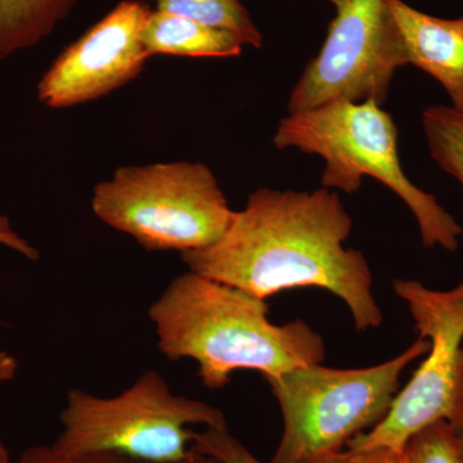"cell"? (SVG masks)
<instances>
[{"instance_id": "cell-9", "label": "cell", "mask_w": 463, "mask_h": 463, "mask_svg": "<svg viewBox=\"0 0 463 463\" xmlns=\"http://www.w3.org/2000/svg\"><path fill=\"white\" fill-rule=\"evenodd\" d=\"M152 9L141 0H124L67 47L38 85L51 109L99 99L141 74L149 57L142 30Z\"/></svg>"}, {"instance_id": "cell-12", "label": "cell", "mask_w": 463, "mask_h": 463, "mask_svg": "<svg viewBox=\"0 0 463 463\" xmlns=\"http://www.w3.org/2000/svg\"><path fill=\"white\" fill-rule=\"evenodd\" d=\"M78 0H0V60L32 48L65 20Z\"/></svg>"}, {"instance_id": "cell-15", "label": "cell", "mask_w": 463, "mask_h": 463, "mask_svg": "<svg viewBox=\"0 0 463 463\" xmlns=\"http://www.w3.org/2000/svg\"><path fill=\"white\" fill-rule=\"evenodd\" d=\"M422 128L432 160L463 187V111L431 106L422 112Z\"/></svg>"}, {"instance_id": "cell-6", "label": "cell", "mask_w": 463, "mask_h": 463, "mask_svg": "<svg viewBox=\"0 0 463 463\" xmlns=\"http://www.w3.org/2000/svg\"><path fill=\"white\" fill-rule=\"evenodd\" d=\"M91 210L148 251L187 252L223 236L233 210L201 163L124 166L93 191Z\"/></svg>"}, {"instance_id": "cell-20", "label": "cell", "mask_w": 463, "mask_h": 463, "mask_svg": "<svg viewBox=\"0 0 463 463\" xmlns=\"http://www.w3.org/2000/svg\"><path fill=\"white\" fill-rule=\"evenodd\" d=\"M312 463H377V458L373 450L359 452V450L343 449Z\"/></svg>"}, {"instance_id": "cell-3", "label": "cell", "mask_w": 463, "mask_h": 463, "mask_svg": "<svg viewBox=\"0 0 463 463\" xmlns=\"http://www.w3.org/2000/svg\"><path fill=\"white\" fill-rule=\"evenodd\" d=\"M277 148H298L325 160L322 187L354 194L365 176L385 184L410 207L423 246L456 251L462 227L434 194L407 178L398 152V128L373 100H332L288 114L273 137Z\"/></svg>"}, {"instance_id": "cell-13", "label": "cell", "mask_w": 463, "mask_h": 463, "mask_svg": "<svg viewBox=\"0 0 463 463\" xmlns=\"http://www.w3.org/2000/svg\"><path fill=\"white\" fill-rule=\"evenodd\" d=\"M157 11L237 33L245 45L261 47V33L240 0H156Z\"/></svg>"}, {"instance_id": "cell-8", "label": "cell", "mask_w": 463, "mask_h": 463, "mask_svg": "<svg viewBox=\"0 0 463 463\" xmlns=\"http://www.w3.org/2000/svg\"><path fill=\"white\" fill-rule=\"evenodd\" d=\"M336 16L318 56L288 99V114L332 100L383 106L398 69L407 65L403 45L386 0H330Z\"/></svg>"}, {"instance_id": "cell-18", "label": "cell", "mask_w": 463, "mask_h": 463, "mask_svg": "<svg viewBox=\"0 0 463 463\" xmlns=\"http://www.w3.org/2000/svg\"><path fill=\"white\" fill-rule=\"evenodd\" d=\"M0 245L14 250V251L30 259V260L39 259L38 250L33 249L25 239H23L12 228L11 221L5 215H0Z\"/></svg>"}, {"instance_id": "cell-14", "label": "cell", "mask_w": 463, "mask_h": 463, "mask_svg": "<svg viewBox=\"0 0 463 463\" xmlns=\"http://www.w3.org/2000/svg\"><path fill=\"white\" fill-rule=\"evenodd\" d=\"M373 452L377 463H463L461 432L447 421H437L414 432L399 452Z\"/></svg>"}, {"instance_id": "cell-4", "label": "cell", "mask_w": 463, "mask_h": 463, "mask_svg": "<svg viewBox=\"0 0 463 463\" xmlns=\"http://www.w3.org/2000/svg\"><path fill=\"white\" fill-rule=\"evenodd\" d=\"M429 350L430 341L419 337L402 354L373 367L337 370L317 364L267 379L283 417L272 462L312 463L343 450L388 414L402 373Z\"/></svg>"}, {"instance_id": "cell-19", "label": "cell", "mask_w": 463, "mask_h": 463, "mask_svg": "<svg viewBox=\"0 0 463 463\" xmlns=\"http://www.w3.org/2000/svg\"><path fill=\"white\" fill-rule=\"evenodd\" d=\"M18 370V364L14 355L7 350L0 349V385L14 379ZM0 463H12L7 448L0 440Z\"/></svg>"}, {"instance_id": "cell-1", "label": "cell", "mask_w": 463, "mask_h": 463, "mask_svg": "<svg viewBox=\"0 0 463 463\" xmlns=\"http://www.w3.org/2000/svg\"><path fill=\"white\" fill-rule=\"evenodd\" d=\"M352 230L336 192L260 188L233 213L221 239L182 259L191 272L263 300L286 289H326L346 304L356 330L368 331L383 316L367 259L344 245Z\"/></svg>"}, {"instance_id": "cell-16", "label": "cell", "mask_w": 463, "mask_h": 463, "mask_svg": "<svg viewBox=\"0 0 463 463\" xmlns=\"http://www.w3.org/2000/svg\"><path fill=\"white\" fill-rule=\"evenodd\" d=\"M12 463H221L214 457L207 456L192 447L191 455L181 461L158 462L115 455V453H90V455H63L52 446L32 447L17 461Z\"/></svg>"}, {"instance_id": "cell-2", "label": "cell", "mask_w": 463, "mask_h": 463, "mask_svg": "<svg viewBox=\"0 0 463 463\" xmlns=\"http://www.w3.org/2000/svg\"><path fill=\"white\" fill-rule=\"evenodd\" d=\"M263 298L194 272L175 277L148 310L169 361L191 359L206 388H224L237 371L265 380L322 364L321 335L303 319L274 325Z\"/></svg>"}, {"instance_id": "cell-17", "label": "cell", "mask_w": 463, "mask_h": 463, "mask_svg": "<svg viewBox=\"0 0 463 463\" xmlns=\"http://www.w3.org/2000/svg\"><path fill=\"white\" fill-rule=\"evenodd\" d=\"M192 447L214 457L221 463H264L259 461L239 439L232 435L227 423L194 431Z\"/></svg>"}, {"instance_id": "cell-21", "label": "cell", "mask_w": 463, "mask_h": 463, "mask_svg": "<svg viewBox=\"0 0 463 463\" xmlns=\"http://www.w3.org/2000/svg\"><path fill=\"white\" fill-rule=\"evenodd\" d=\"M461 437H462V441H463V430H462V432H461Z\"/></svg>"}, {"instance_id": "cell-11", "label": "cell", "mask_w": 463, "mask_h": 463, "mask_svg": "<svg viewBox=\"0 0 463 463\" xmlns=\"http://www.w3.org/2000/svg\"><path fill=\"white\" fill-rule=\"evenodd\" d=\"M142 43L149 56L234 57L245 45L237 33L157 9L146 20Z\"/></svg>"}, {"instance_id": "cell-5", "label": "cell", "mask_w": 463, "mask_h": 463, "mask_svg": "<svg viewBox=\"0 0 463 463\" xmlns=\"http://www.w3.org/2000/svg\"><path fill=\"white\" fill-rule=\"evenodd\" d=\"M60 422L62 430L51 446L63 455L115 453L158 462L191 455L192 426L227 423L212 405L174 394L152 370L115 397L70 390Z\"/></svg>"}, {"instance_id": "cell-10", "label": "cell", "mask_w": 463, "mask_h": 463, "mask_svg": "<svg viewBox=\"0 0 463 463\" xmlns=\"http://www.w3.org/2000/svg\"><path fill=\"white\" fill-rule=\"evenodd\" d=\"M403 45L407 65L432 76L463 111V17L446 20L411 7L403 0H386Z\"/></svg>"}, {"instance_id": "cell-7", "label": "cell", "mask_w": 463, "mask_h": 463, "mask_svg": "<svg viewBox=\"0 0 463 463\" xmlns=\"http://www.w3.org/2000/svg\"><path fill=\"white\" fill-rule=\"evenodd\" d=\"M392 286L407 303L420 337L430 341V350L388 414L352 439L347 449L399 452L414 432L437 421L463 430V281L447 291L414 279H398Z\"/></svg>"}]
</instances>
